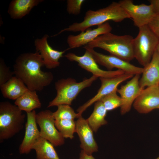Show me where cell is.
I'll list each match as a JSON object with an SVG mask.
<instances>
[{"instance_id": "20", "label": "cell", "mask_w": 159, "mask_h": 159, "mask_svg": "<svg viewBox=\"0 0 159 159\" xmlns=\"http://www.w3.org/2000/svg\"><path fill=\"white\" fill-rule=\"evenodd\" d=\"M0 88L3 97L15 100L29 90L23 82L15 76L0 86Z\"/></svg>"}, {"instance_id": "7", "label": "cell", "mask_w": 159, "mask_h": 159, "mask_svg": "<svg viewBox=\"0 0 159 159\" xmlns=\"http://www.w3.org/2000/svg\"><path fill=\"white\" fill-rule=\"evenodd\" d=\"M53 112L46 110L36 113V122L40 128V136L54 146H60L64 143V138L55 126Z\"/></svg>"}, {"instance_id": "24", "label": "cell", "mask_w": 159, "mask_h": 159, "mask_svg": "<svg viewBox=\"0 0 159 159\" xmlns=\"http://www.w3.org/2000/svg\"><path fill=\"white\" fill-rule=\"evenodd\" d=\"M55 126L64 138L72 139L76 132V123L74 120H55Z\"/></svg>"}, {"instance_id": "30", "label": "cell", "mask_w": 159, "mask_h": 159, "mask_svg": "<svg viewBox=\"0 0 159 159\" xmlns=\"http://www.w3.org/2000/svg\"><path fill=\"white\" fill-rule=\"evenodd\" d=\"M148 1L152 6L155 14H159V0H150Z\"/></svg>"}, {"instance_id": "32", "label": "cell", "mask_w": 159, "mask_h": 159, "mask_svg": "<svg viewBox=\"0 0 159 159\" xmlns=\"http://www.w3.org/2000/svg\"><path fill=\"white\" fill-rule=\"evenodd\" d=\"M156 50L158 52V53L159 55V42L158 45V46L157 47Z\"/></svg>"}, {"instance_id": "17", "label": "cell", "mask_w": 159, "mask_h": 159, "mask_svg": "<svg viewBox=\"0 0 159 159\" xmlns=\"http://www.w3.org/2000/svg\"><path fill=\"white\" fill-rule=\"evenodd\" d=\"M26 114L25 134L19 148L20 154H27L30 153L36 141L41 137L36 120V111L34 110L27 112Z\"/></svg>"}, {"instance_id": "19", "label": "cell", "mask_w": 159, "mask_h": 159, "mask_svg": "<svg viewBox=\"0 0 159 159\" xmlns=\"http://www.w3.org/2000/svg\"><path fill=\"white\" fill-rule=\"evenodd\" d=\"M42 0H13L9 4L8 13L10 17L19 19L28 14L32 9Z\"/></svg>"}, {"instance_id": "25", "label": "cell", "mask_w": 159, "mask_h": 159, "mask_svg": "<svg viewBox=\"0 0 159 159\" xmlns=\"http://www.w3.org/2000/svg\"><path fill=\"white\" fill-rule=\"evenodd\" d=\"M57 110L53 112L55 120H73L79 117L78 113H76L69 105H62L57 106Z\"/></svg>"}, {"instance_id": "31", "label": "cell", "mask_w": 159, "mask_h": 159, "mask_svg": "<svg viewBox=\"0 0 159 159\" xmlns=\"http://www.w3.org/2000/svg\"><path fill=\"white\" fill-rule=\"evenodd\" d=\"M78 159H95L92 155H89L86 153L83 150H82L80 154V158Z\"/></svg>"}, {"instance_id": "13", "label": "cell", "mask_w": 159, "mask_h": 159, "mask_svg": "<svg viewBox=\"0 0 159 159\" xmlns=\"http://www.w3.org/2000/svg\"><path fill=\"white\" fill-rule=\"evenodd\" d=\"M139 113L146 114L159 109V86L146 87L143 89L133 104Z\"/></svg>"}, {"instance_id": "33", "label": "cell", "mask_w": 159, "mask_h": 159, "mask_svg": "<svg viewBox=\"0 0 159 159\" xmlns=\"http://www.w3.org/2000/svg\"><path fill=\"white\" fill-rule=\"evenodd\" d=\"M156 159H159V156Z\"/></svg>"}, {"instance_id": "23", "label": "cell", "mask_w": 159, "mask_h": 159, "mask_svg": "<svg viewBox=\"0 0 159 159\" xmlns=\"http://www.w3.org/2000/svg\"><path fill=\"white\" fill-rule=\"evenodd\" d=\"M32 149L35 151L37 159H59L54 145L41 137L36 141Z\"/></svg>"}, {"instance_id": "18", "label": "cell", "mask_w": 159, "mask_h": 159, "mask_svg": "<svg viewBox=\"0 0 159 159\" xmlns=\"http://www.w3.org/2000/svg\"><path fill=\"white\" fill-rule=\"evenodd\" d=\"M142 76L139 80L142 89L145 87L159 86V55L156 50L150 62L143 68Z\"/></svg>"}, {"instance_id": "10", "label": "cell", "mask_w": 159, "mask_h": 159, "mask_svg": "<svg viewBox=\"0 0 159 159\" xmlns=\"http://www.w3.org/2000/svg\"><path fill=\"white\" fill-rule=\"evenodd\" d=\"M134 76L131 74L125 73L111 77L100 78L101 82L100 88L94 96L77 109V113L79 116L82 115V113L92 104L100 100L104 96L117 90L120 84Z\"/></svg>"}, {"instance_id": "1", "label": "cell", "mask_w": 159, "mask_h": 159, "mask_svg": "<svg viewBox=\"0 0 159 159\" xmlns=\"http://www.w3.org/2000/svg\"><path fill=\"white\" fill-rule=\"evenodd\" d=\"M44 62L38 52L24 53L16 60L13 72L29 90L40 91L51 84L54 78L51 72L42 70Z\"/></svg>"}, {"instance_id": "21", "label": "cell", "mask_w": 159, "mask_h": 159, "mask_svg": "<svg viewBox=\"0 0 159 159\" xmlns=\"http://www.w3.org/2000/svg\"><path fill=\"white\" fill-rule=\"evenodd\" d=\"M14 104L22 111L26 113L40 108L42 106L37 91L29 90L16 100Z\"/></svg>"}, {"instance_id": "9", "label": "cell", "mask_w": 159, "mask_h": 159, "mask_svg": "<svg viewBox=\"0 0 159 159\" xmlns=\"http://www.w3.org/2000/svg\"><path fill=\"white\" fill-rule=\"evenodd\" d=\"M85 49L84 54L82 56H78L74 53L69 52L66 54L64 56L70 61L77 62L79 66L91 73L92 75L97 78L111 77L125 73L124 71L120 69L107 71L101 69L91 53L87 49Z\"/></svg>"}, {"instance_id": "3", "label": "cell", "mask_w": 159, "mask_h": 159, "mask_svg": "<svg viewBox=\"0 0 159 159\" xmlns=\"http://www.w3.org/2000/svg\"><path fill=\"white\" fill-rule=\"evenodd\" d=\"M133 39L129 35H118L110 32L98 36L86 45L93 49H102L111 55L130 62L134 58Z\"/></svg>"}, {"instance_id": "8", "label": "cell", "mask_w": 159, "mask_h": 159, "mask_svg": "<svg viewBox=\"0 0 159 159\" xmlns=\"http://www.w3.org/2000/svg\"><path fill=\"white\" fill-rule=\"evenodd\" d=\"M92 54L97 63L111 70L114 68L122 70L125 73L134 75L142 74L143 68L138 67L117 57L111 55H107L95 51L94 49L88 47L87 45L84 47Z\"/></svg>"}, {"instance_id": "6", "label": "cell", "mask_w": 159, "mask_h": 159, "mask_svg": "<svg viewBox=\"0 0 159 159\" xmlns=\"http://www.w3.org/2000/svg\"><path fill=\"white\" fill-rule=\"evenodd\" d=\"M138 28V33L133 39V50L134 58L144 67L151 61L159 42V39L148 25Z\"/></svg>"}, {"instance_id": "15", "label": "cell", "mask_w": 159, "mask_h": 159, "mask_svg": "<svg viewBox=\"0 0 159 159\" xmlns=\"http://www.w3.org/2000/svg\"><path fill=\"white\" fill-rule=\"evenodd\" d=\"M112 27L108 22L98 26L95 29L89 28L85 31L81 32L76 35H70L67 39L69 49H74L85 46L98 36L110 32Z\"/></svg>"}, {"instance_id": "22", "label": "cell", "mask_w": 159, "mask_h": 159, "mask_svg": "<svg viewBox=\"0 0 159 159\" xmlns=\"http://www.w3.org/2000/svg\"><path fill=\"white\" fill-rule=\"evenodd\" d=\"M107 111L100 100L95 103L93 111L86 119L87 122L94 132H97L102 126L107 124L105 120Z\"/></svg>"}, {"instance_id": "12", "label": "cell", "mask_w": 159, "mask_h": 159, "mask_svg": "<svg viewBox=\"0 0 159 159\" xmlns=\"http://www.w3.org/2000/svg\"><path fill=\"white\" fill-rule=\"evenodd\" d=\"M47 34L41 38L37 39L34 41L36 52H38L44 62V66L48 69L55 68L59 66V59L68 49L59 51L54 49L48 43Z\"/></svg>"}, {"instance_id": "26", "label": "cell", "mask_w": 159, "mask_h": 159, "mask_svg": "<svg viewBox=\"0 0 159 159\" xmlns=\"http://www.w3.org/2000/svg\"><path fill=\"white\" fill-rule=\"evenodd\" d=\"M117 90L104 96L100 100L107 111L114 110L122 105L123 102L120 97L117 95Z\"/></svg>"}, {"instance_id": "29", "label": "cell", "mask_w": 159, "mask_h": 159, "mask_svg": "<svg viewBox=\"0 0 159 159\" xmlns=\"http://www.w3.org/2000/svg\"><path fill=\"white\" fill-rule=\"evenodd\" d=\"M148 25L159 39V14L155 15Z\"/></svg>"}, {"instance_id": "34", "label": "cell", "mask_w": 159, "mask_h": 159, "mask_svg": "<svg viewBox=\"0 0 159 159\" xmlns=\"http://www.w3.org/2000/svg\"></svg>"}, {"instance_id": "16", "label": "cell", "mask_w": 159, "mask_h": 159, "mask_svg": "<svg viewBox=\"0 0 159 159\" xmlns=\"http://www.w3.org/2000/svg\"><path fill=\"white\" fill-rule=\"evenodd\" d=\"M76 132L80 138V147L86 153L92 155L98 151V147L93 135V131L86 120L82 116H80L76 121Z\"/></svg>"}, {"instance_id": "5", "label": "cell", "mask_w": 159, "mask_h": 159, "mask_svg": "<svg viewBox=\"0 0 159 159\" xmlns=\"http://www.w3.org/2000/svg\"><path fill=\"white\" fill-rule=\"evenodd\" d=\"M97 78L92 75L80 82H77L74 79L71 78L59 80L55 83L56 96L49 102L47 107L62 105H71L80 92L90 86Z\"/></svg>"}, {"instance_id": "4", "label": "cell", "mask_w": 159, "mask_h": 159, "mask_svg": "<svg viewBox=\"0 0 159 159\" xmlns=\"http://www.w3.org/2000/svg\"><path fill=\"white\" fill-rule=\"evenodd\" d=\"M16 105L8 101L0 103V142L9 139L24 127L25 115Z\"/></svg>"}, {"instance_id": "14", "label": "cell", "mask_w": 159, "mask_h": 159, "mask_svg": "<svg viewBox=\"0 0 159 159\" xmlns=\"http://www.w3.org/2000/svg\"><path fill=\"white\" fill-rule=\"evenodd\" d=\"M140 74L134 75L131 80L117 90L122 101V105L120 107L122 115L130 111L134 102L143 90L140 86Z\"/></svg>"}, {"instance_id": "11", "label": "cell", "mask_w": 159, "mask_h": 159, "mask_svg": "<svg viewBox=\"0 0 159 159\" xmlns=\"http://www.w3.org/2000/svg\"><path fill=\"white\" fill-rule=\"evenodd\" d=\"M118 2L138 28L148 25L156 15L150 4L136 5L132 0H121Z\"/></svg>"}, {"instance_id": "27", "label": "cell", "mask_w": 159, "mask_h": 159, "mask_svg": "<svg viewBox=\"0 0 159 159\" xmlns=\"http://www.w3.org/2000/svg\"><path fill=\"white\" fill-rule=\"evenodd\" d=\"M14 74V72L11 71L5 63L4 60H0V86L4 84L11 79Z\"/></svg>"}, {"instance_id": "2", "label": "cell", "mask_w": 159, "mask_h": 159, "mask_svg": "<svg viewBox=\"0 0 159 159\" xmlns=\"http://www.w3.org/2000/svg\"><path fill=\"white\" fill-rule=\"evenodd\" d=\"M127 18H130L119 2L113 1L105 7L95 11L88 10L82 22L74 23L54 36L66 31L84 32L92 26H99L109 20L119 22Z\"/></svg>"}, {"instance_id": "28", "label": "cell", "mask_w": 159, "mask_h": 159, "mask_svg": "<svg viewBox=\"0 0 159 159\" xmlns=\"http://www.w3.org/2000/svg\"><path fill=\"white\" fill-rule=\"evenodd\" d=\"M84 0H68L67 2V11L70 14L77 15L81 12Z\"/></svg>"}]
</instances>
